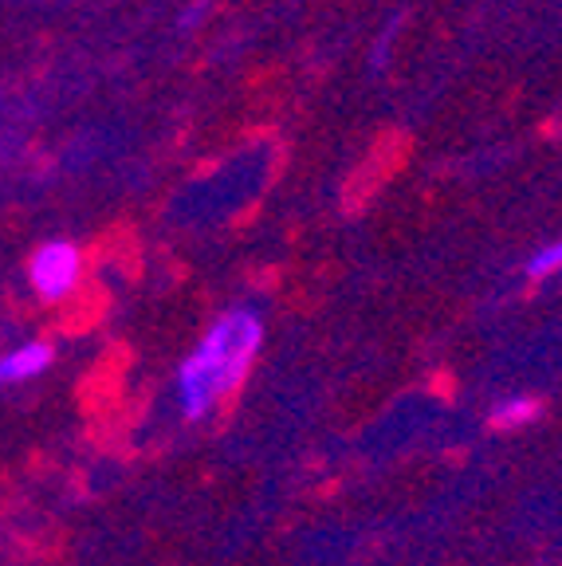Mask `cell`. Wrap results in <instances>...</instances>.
I'll return each mask as SVG.
<instances>
[{"mask_svg":"<svg viewBox=\"0 0 562 566\" xmlns=\"http://www.w3.org/2000/svg\"><path fill=\"white\" fill-rule=\"evenodd\" d=\"M528 280H551L554 272H562V240H551V244L535 248V256L528 260Z\"/></svg>","mask_w":562,"mask_h":566,"instance_id":"5b68a950","label":"cell"},{"mask_svg":"<svg viewBox=\"0 0 562 566\" xmlns=\"http://www.w3.org/2000/svg\"><path fill=\"white\" fill-rule=\"evenodd\" d=\"M264 343V323L248 307H232L205 331L194 354L177 370V401L189 421L209 417L220 401L237 394Z\"/></svg>","mask_w":562,"mask_h":566,"instance_id":"6da1fadb","label":"cell"},{"mask_svg":"<svg viewBox=\"0 0 562 566\" xmlns=\"http://www.w3.org/2000/svg\"><path fill=\"white\" fill-rule=\"evenodd\" d=\"M55 350L52 343H24L17 350L0 354V389L20 386V381H32L52 366Z\"/></svg>","mask_w":562,"mask_h":566,"instance_id":"3957f363","label":"cell"},{"mask_svg":"<svg viewBox=\"0 0 562 566\" xmlns=\"http://www.w3.org/2000/svg\"><path fill=\"white\" fill-rule=\"evenodd\" d=\"M535 417H539L535 398H503L492 406L488 421H492V429H523V424H531Z\"/></svg>","mask_w":562,"mask_h":566,"instance_id":"277c9868","label":"cell"},{"mask_svg":"<svg viewBox=\"0 0 562 566\" xmlns=\"http://www.w3.org/2000/svg\"><path fill=\"white\" fill-rule=\"evenodd\" d=\"M201 12H205V0L197 4L194 12H181V24H197V20H201Z\"/></svg>","mask_w":562,"mask_h":566,"instance_id":"8992f818","label":"cell"},{"mask_svg":"<svg viewBox=\"0 0 562 566\" xmlns=\"http://www.w3.org/2000/svg\"><path fill=\"white\" fill-rule=\"evenodd\" d=\"M83 275V256L71 240H48L32 252L28 260V280H32L35 295L48 303H60L75 292V283Z\"/></svg>","mask_w":562,"mask_h":566,"instance_id":"7a4b0ae2","label":"cell"}]
</instances>
